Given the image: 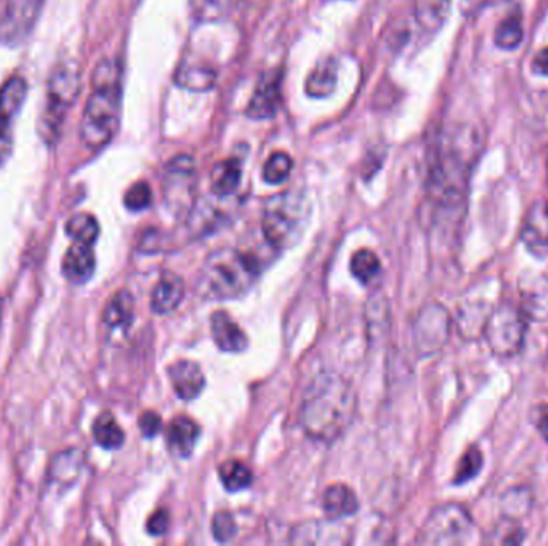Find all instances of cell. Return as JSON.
I'll use <instances>...</instances> for the list:
<instances>
[{"instance_id": "7402d4cb", "label": "cell", "mask_w": 548, "mask_h": 546, "mask_svg": "<svg viewBox=\"0 0 548 546\" xmlns=\"http://www.w3.org/2000/svg\"><path fill=\"white\" fill-rule=\"evenodd\" d=\"M103 322L109 330H127L133 322V297L129 292H117L106 306Z\"/></svg>"}, {"instance_id": "f35d334b", "label": "cell", "mask_w": 548, "mask_h": 546, "mask_svg": "<svg viewBox=\"0 0 548 546\" xmlns=\"http://www.w3.org/2000/svg\"><path fill=\"white\" fill-rule=\"evenodd\" d=\"M138 426H140V430H142L145 438H154V436L161 431L162 420L156 412H153V410H146V412H143V414L140 415Z\"/></svg>"}, {"instance_id": "484cf974", "label": "cell", "mask_w": 548, "mask_h": 546, "mask_svg": "<svg viewBox=\"0 0 548 546\" xmlns=\"http://www.w3.org/2000/svg\"><path fill=\"white\" fill-rule=\"evenodd\" d=\"M524 37L523 18L520 13H510L500 21L494 31V42L502 50H515L520 47Z\"/></svg>"}, {"instance_id": "e0dca14e", "label": "cell", "mask_w": 548, "mask_h": 546, "mask_svg": "<svg viewBox=\"0 0 548 546\" xmlns=\"http://www.w3.org/2000/svg\"><path fill=\"white\" fill-rule=\"evenodd\" d=\"M166 438L169 450L175 457L188 458L193 454L196 442H198V423L188 417H177L170 422Z\"/></svg>"}, {"instance_id": "30bf717a", "label": "cell", "mask_w": 548, "mask_h": 546, "mask_svg": "<svg viewBox=\"0 0 548 546\" xmlns=\"http://www.w3.org/2000/svg\"><path fill=\"white\" fill-rule=\"evenodd\" d=\"M44 0H7L0 18V44L15 47L25 41L39 20Z\"/></svg>"}, {"instance_id": "ac0fdd59", "label": "cell", "mask_w": 548, "mask_h": 546, "mask_svg": "<svg viewBox=\"0 0 548 546\" xmlns=\"http://www.w3.org/2000/svg\"><path fill=\"white\" fill-rule=\"evenodd\" d=\"M185 297V284L177 274H166L151 294V310L156 314H169L177 310Z\"/></svg>"}, {"instance_id": "7c38bea8", "label": "cell", "mask_w": 548, "mask_h": 546, "mask_svg": "<svg viewBox=\"0 0 548 546\" xmlns=\"http://www.w3.org/2000/svg\"><path fill=\"white\" fill-rule=\"evenodd\" d=\"M521 241L534 257L548 255V202L536 201L529 207L521 228Z\"/></svg>"}, {"instance_id": "52a82bcc", "label": "cell", "mask_w": 548, "mask_h": 546, "mask_svg": "<svg viewBox=\"0 0 548 546\" xmlns=\"http://www.w3.org/2000/svg\"><path fill=\"white\" fill-rule=\"evenodd\" d=\"M528 316L513 303H502L489 314L483 337L489 350L500 359L515 358L523 350Z\"/></svg>"}, {"instance_id": "d6a6232c", "label": "cell", "mask_w": 548, "mask_h": 546, "mask_svg": "<svg viewBox=\"0 0 548 546\" xmlns=\"http://www.w3.org/2000/svg\"><path fill=\"white\" fill-rule=\"evenodd\" d=\"M351 273L361 282H371L379 274L380 261L371 250H359L351 258Z\"/></svg>"}, {"instance_id": "8992f818", "label": "cell", "mask_w": 548, "mask_h": 546, "mask_svg": "<svg viewBox=\"0 0 548 546\" xmlns=\"http://www.w3.org/2000/svg\"><path fill=\"white\" fill-rule=\"evenodd\" d=\"M81 85V66L76 61H63L50 74L47 101L39 124V132L47 145H55L60 138L66 114L79 97Z\"/></svg>"}, {"instance_id": "9c48e42d", "label": "cell", "mask_w": 548, "mask_h": 546, "mask_svg": "<svg viewBox=\"0 0 548 546\" xmlns=\"http://www.w3.org/2000/svg\"><path fill=\"white\" fill-rule=\"evenodd\" d=\"M451 334V316L441 305L425 306L414 324L416 348L422 356H433L443 350Z\"/></svg>"}, {"instance_id": "5b68a950", "label": "cell", "mask_w": 548, "mask_h": 546, "mask_svg": "<svg viewBox=\"0 0 548 546\" xmlns=\"http://www.w3.org/2000/svg\"><path fill=\"white\" fill-rule=\"evenodd\" d=\"M308 215L310 207L303 194L295 191L276 194L268 199L263 209V236L273 249H289L300 241Z\"/></svg>"}, {"instance_id": "ba28073f", "label": "cell", "mask_w": 548, "mask_h": 546, "mask_svg": "<svg viewBox=\"0 0 548 546\" xmlns=\"http://www.w3.org/2000/svg\"><path fill=\"white\" fill-rule=\"evenodd\" d=\"M475 521L459 503H446L432 511L420 530L417 543L422 545H467L473 542Z\"/></svg>"}, {"instance_id": "4316f807", "label": "cell", "mask_w": 548, "mask_h": 546, "mask_svg": "<svg viewBox=\"0 0 548 546\" xmlns=\"http://www.w3.org/2000/svg\"><path fill=\"white\" fill-rule=\"evenodd\" d=\"M175 82L183 89L206 92L214 87L215 73L207 66L185 65L178 69Z\"/></svg>"}, {"instance_id": "83f0119b", "label": "cell", "mask_w": 548, "mask_h": 546, "mask_svg": "<svg viewBox=\"0 0 548 546\" xmlns=\"http://www.w3.org/2000/svg\"><path fill=\"white\" fill-rule=\"evenodd\" d=\"M236 0H190L191 17L199 23H215L230 15Z\"/></svg>"}, {"instance_id": "d4e9b609", "label": "cell", "mask_w": 548, "mask_h": 546, "mask_svg": "<svg viewBox=\"0 0 548 546\" xmlns=\"http://www.w3.org/2000/svg\"><path fill=\"white\" fill-rule=\"evenodd\" d=\"M93 438L103 449H119L124 444V431L117 425L116 418L111 412L98 415L93 423Z\"/></svg>"}, {"instance_id": "4dcf8cb0", "label": "cell", "mask_w": 548, "mask_h": 546, "mask_svg": "<svg viewBox=\"0 0 548 546\" xmlns=\"http://www.w3.org/2000/svg\"><path fill=\"white\" fill-rule=\"evenodd\" d=\"M220 479L230 492H239L252 484V471L238 460H228L220 466Z\"/></svg>"}, {"instance_id": "44dd1931", "label": "cell", "mask_w": 548, "mask_h": 546, "mask_svg": "<svg viewBox=\"0 0 548 546\" xmlns=\"http://www.w3.org/2000/svg\"><path fill=\"white\" fill-rule=\"evenodd\" d=\"M358 498L350 487L335 484L324 492L323 508L332 519L345 518L358 511Z\"/></svg>"}, {"instance_id": "277c9868", "label": "cell", "mask_w": 548, "mask_h": 546, "mask_svg": "<svg viewBox=\"0 0 548 546\" xmlns=\"http://www.w3.org/2000/svg\"><path fill=\"white\" fill-rule=\"evenodd\" d=\"M262 273V261L254 253L222 249L207 257L199 273L202 297L230 300L249 292Z\"/></svg>"}, {"instance_id": "d590c367", "label": "cell", "mask_w": 548, "mask_h": 546, "mask_svg": "<svg viewBox=\"0 0 548 546\" xmlns=\"http://www.w3.org/2000/svg\"><path fill=\"white\" fill-rule=\"evenodd\" d=\"M212 532H214L217 542H231L236 537V532H238V526H236L233 514L230 511H220V513L215 514L214 519H212Z\"/></svg>"}, {"instance_id": "7bdbcfd3", "label": "cell", "mask_w": 548, "mask_h": 546, "mask_svg": "<svg viewBox=\"0 0 548 546\" xmlns=\"http://www.w3.org/2000/svg\"><path fill=\"white\" fill-rule=\"evenodd\" d=\"M534 423H536L537 431L540 436L548 442V406H540L536 410V417H534Z\"/></svg>"}, {"instance_id": "ee69618b", "label": "cell", "mask_w": 548, "mask_h": 546, "mask_svg": "<svg viewBox=\"0 0 548 546\" xmlns=\"http://www.w3.org/2000/svg\"><path fill=\"white\" fill-rule=\"evenodd\" d=\"M488 4V0H462V12L465 17H475L476 13L483 10L484 5Z\"/></svg>"}, {"instance_id": "ab89813d", "label": "cell", "mask_w": 548, "mask_h": 546, "mask_svg": "<svg viewBox=\"0 0 548 546\" xmlns=\"http://www.w3.org/2000/svg\"><path fill=\"white\" fill-rule=\"evenodd\" d=\"M170 518L166 510H158L151 514L146 529L151 535H164L169 529Z\"/></svg>"}, {"instance_id": "ffe728a7", "label": "cell", "mask_w": 548, "mask_h": 546, "mask_svg": "<svg viewBox=\"0 0 548 546\" xmlns=\"http://www.w3.org/2000/svg\"><path fill=\"white\" fill-rule=\"evenodd\" d=\"M28 95V84L23 77H12L0 87V121L12 124L20 113Z\"/></svg>"}, {"instance_id": "5bb4252c", "label": "cell", "mask_w": 548, "mask_h": 546, "mask_svg": "<svg viewBox=\"0 0 548 546\" xmlns=\"http://www.w3.org/2000/svg\"><path fill=\"white\" fill-rule=\"evenodd\" d=\"M170 383L178 398L191 401L198 398L206 388V377L201 367L193 361H177L169 367Z\"/></svg>"}, {"instance_id": "4fadbf2b", "label": "cell", "mask_w": 548, "mask_h": 546, "mask_svg": "<svg viewBox=\"0 0 548 546\" xmlns=\"http://www.w3.org/2000/svg\"><path fill=\"white\" fill-rule=\"evenodd\" d=\"M348 527L337 519H327V521L307 522L303 526L297 527L292 534V543H302V545H343L350 542Z\"/></svg>"}, {"instance_id": "603a6c76", "label": "cell", "mask_w": 548, "mask_h": 546, "mask_svg": "<svg viewBox=\"0 0 548 546\" xmlns=\"http://www.w3.org/2000/svg\"><path fill=\"white\" fill-rule=\"evenodd\" d=\"M242 169L236 159L220 162L212 172V193L218 197L231 196L241 185Z\"/></svg>"}, {"instance_id": "3957f363", "label": "cell", "mask_w": 548, "mask_h": 546, "mask_svg": "<svg viewBox=\"0 0 548 546\" xmlns=\"http://www.w3.org/2000/svg\"><path fill=\"white\" fill-rule=\"evenodd\" d=\"M93 92L81 122V138L87 148L101 149L113 140L121 113V66L113 58L98 63L92 76Z\"/></svg>"}, {"instance_id": "b9f144b4", "label": "cell", "mask_w": 548, "mask_h": 546, "mask_svg": "<svg viewBox=\"0 0 548 546\" xmlns=\"http://www.w3.org/2000/svg\"><path fill=\"white\" fill-rule=\"evenodd\" d=\"M531 66L532 71H534L537 76L548 77V47L539 50V52L534 55Z\"/></svg>"}, {"instance_id": "8d00e7d4", "label": "cell", "mask_w": 548, "mask_h": 546, "mask_svg": "<svg viewBox=\"0 0 548 546\" xmlns=\"http://www.w3.org/2000/svg\"><path fill=\"white\" fill-rule=\"evenodd\" d=\"M529 500H531V495H526L524 489H513L505 494L504 508L508 518L513 519L518 514H524V511L529 508Z\"/></svg>"}, {"instance_id": "8fae6325", "label": "cell", "mask_w": 548, "mask_h": 546, "mask_svg": "<svg viewBox=\"0 0 548 546\" xmlns=\"http://www.w3.org/2000/svg\"><path fill=\"white\" fill-rule=\"evenodd\" d=\"M279 106H281V73L270 71L260 77L254 95L250 98L246 114L250 119L263 121L276 116Z\"/></svg>"}, {"instance_id": "cb8c5ba5", "label": "cell", "mask_w": 548, "mask_h": 546, "mask_svg": "<svg viewBox=\"0 0 548 546\" xmlns=\"http://www.w3.org/2000/svg\"><path fill=\"white\" fill-rule=\"evenodd\" d=\"M335 87H337V65L332 60H324L316 65L315 71H311L305 84L308 95L315 98L331 95Z\"/></svg>"}, {"instance_id": "e575fe53", "label": "cell", "mask_w": 548, "mask_h": 546, "mask_svg": "<svg viewBox=\"0 0 548 546\" xmlns=\"http://www.w3.org/2000/svg\"><path fill=\"white\" fill-rule=\"evenodd\" d=\"M151 201H153V191L145 181L135 183L124 196L125 207L132 212H142V210L148 209Z\"/></svg>"}, {"instance_id": "836d02e7", "label": "cell", "mask_w": 548, "mask_h": 546, "mask_svg": "<svg viewBox=\"0 0 548 546\" xmlns=\"http://www.w3.org/2000/svg\"><path fill=\"white\" fill-rule=\"evenodd\" d=\"M483 463L484 458L481 450L475 446L470 447L460 460L454 484H465V482L472 481L480 473Z\"/></svg>"}, {"instance_id": "74e56055", "label": "cell", "mask_w": 548, "mask_h": 546, "mask_svg": "<svg viewBox=\"0 0 548 546\" xmlns=\"http://www.w3.org/2000/svg\"><path fill=\"white\" fill-rule=\"evenodd\" d=\"M491 535L492 543H512V545L523 542L524 537L523 530L520 529V526H516L513 519L502 522Z\"/></svg>"}, {"instance_id": "f546056e", "label": "cell", "mask_w": 548, "mask_h": 546, "mask_svg": "<svg viewBox=\"0 0 548 546\" xmlns=\"http://www.w3.org/2000/svg\"><path fill=\"white\" fill-rule=\"evenodd\" d=\"M66 233L76 242L92 245L100 236V225H98L97 218L90 213H77L66 223Z\"/></svg>"}, {"instance_id": "2e32d148", "label": "cell", "mask_w": 548, "mask_h": 546, "mask_svg": "<svg viewBox=\"0 0 548 546\" xmlns=\"http://www.w3.org/2000/svg\"><path fill=\"white\" fill-rule=\"evenodd\" d=\"M63 273L73 284H84L92 278L95 273V253L90 245L76 242L69 247L63 260Z\"/></svg>"}, {"instance_id": "6da1fadb", "label": "cell", "mask_w": 548, "mask_h": 546, "mask_svg": "<svg viewBox=\"0 0 548 546\" xmlns=\"http://www.w3.org/2000/svg\"><path fill=\"white\" fill-rule=\"evenodd\" d=\"M484 149V130L475 122H457L441 130L428 162V196L441 209L464 201L468 178Z\"/></svg>"}, {"instance_id": "1f68e13d", "label": "cell", "mask_w": 548, "mask_h": 546, "mask_svg": "<svg viewBox=\"0 0 548 546\" xmlns=\"http://www.w3.org/2000/svg\"><path fill=\"white\" fill-rule=\"evenodd\" d=\"M292 167H294V162L289 154L283 153V151L271 154L270 159L263 167V180L270 185H281L291 175Z\"/></svg>"}, {"instance_id": "7a4b0ae2", "label": "cell", "mask_w": 548, "mask_h": 546, "mask_svg": "<svg viewBox=\"0 0 548 546\" xmlns=\"http://www.w3.org/2000/svg\"><path fill=\"white\" fill-rule=\"evenodd\" d=\"M356 404L351 383L340 375L324 372L305 391L300 423L311 439L331 444L350 428Z\"/></svg>"}, {"instance_id": "60d3db41", "label": "cell", "mask_w": 548, "mask_h": 546, "mask_svg": "<svg viewBox=\"0 0 548 546\" xmlns=\"http://www.w3.org/2000/svg\"><path fill=\"white\" fill-rule=\"evenodd\" d=\"M12 133H10V124L0 121V164L12 153Z\"/></svg>"}, {"instance_id": "f1b7e54d", "label": "cell", "mask_w": 548, "mask_h": 546, "mask_svg": "<svg viewBox=\"0 0 548 546\" xmlns=\"http://www.w3.org/2000/svg\"><path fill=\"white\" fill-rule=\"evenodd\" d=\"M451 0H416V15L420 26L435 31L448 17Z\"/></svg>"}, {"instance_id": "9a60e30c", "label": "cell", "mask_w": 548, "mask_h": 546, "mask_svg": "<svg viewBox=\"0 0 548 546\" xmlns=\"http://www.w3.org/2000/svg\"><path fill=\"white\" fill-rule=\"evenodd\" d=\"M212 338L220 350L225 353H242L246 351L249 340L241 327L225 311H215L210 319Z\"/></svg>"}, {"instance_id": "d6986e66", "label": "cell", "mask_w": 548, "mask_h": 546, "mask_svg": "<svg viewBox=\"0 0 548 546\" xmlns=\"http://www.w3.org/2000/svg\"><path fill=\"white\" fill-rule=\"evenodd\" d=\"M85 465V454L81 449H69L53 458L50 465V481L58 486H71L81 476Z\"/></svg>"}]
</instances>
